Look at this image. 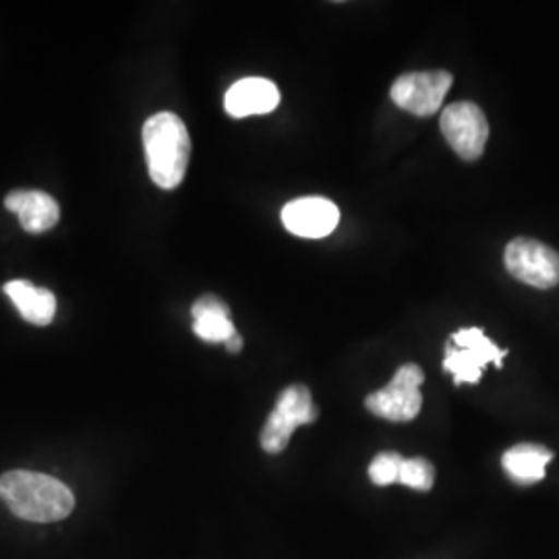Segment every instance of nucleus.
Returning a JSON list of instances; mask_svg holds the SVG:
<instances>
[{
  "label": "nucleus",
  "mask_w": 559,
  "mask_h": 559,
  "mask_svg": "<svg viewBox=\"0 0 559 559\" xmlns=\"http://www.w3.org/2000/svg\"><path fill=\"white\" fill-rule=\"evenodd\" d=\"M0 498L15 516L29 522H57L75 508V498L64 483L32 471L4 473L0 477Z\"/></svg>",
  "instance_id": "f257e3e1"
},
{
  "label": "nucleus",
  "mask_w": 559,
  "mask_h": 559,
  "mask_svg": "<svg viewBox=\"0 0 559 559\" xmlns=\"http://www.w3.org/2000/svg\"><path fill=\"white\" fill-rule=\"evenodd\" d=\"M143 147L152 180L164 189H177L189 166L191 138L175 112H158L143 124Z\"/></svg>",
  "instance_id": "f03ea898"
},
{
  "label": "nucleus",
  "mask_w": 559,
  "mask_h": 559,
  "mask_svg": "<svg viewBox=\"0 0 559 559\" xmlns=\"http://www.w3.org/2000/svg\"><path fill=\"white\" fill-rule=\"evenodd\" d=\"M503 357H508V350L498 348L480 328H462L445 344L443 369L454 376L456 385L479 383L485 367L489 362L501 367Z\"/></svg>",
  "instance_id": "7ed1b4c3"
},
{
  "label": "nucleus",
  "mask_w": 559,
  "mask_h": 559,
  "mask_svg": "<svg viewBox=\"0 0 559 559\" xmlns=\"http://www.w3.org/2000/svg\"><path fill=\"white\" fill-rule=\"evenodd\" d=\"M320 417L307 385H288L278 396L272 415L261 429V448L267 454H280L288 448V441L300 425H309Z\"/></svg>",
  "instance_id": "20e7f679"
},
{
  "label": "nucleus",
  "mask_w": 559,
  "mask_h": 559,
  "mask_svg": "<svg viewBox=\"0 0 559 559\" xmlns=\"http://www.w3.org/2000/svg\"><path fill=\"white\" fill-rule=\"evenodd\" d=\"M423 381H425V373L419 365L415 362L402 365L394 373V380L365 399V406L376 417L392 420V423H408L417 419L423 406V396H420Z\"/></svg>",
  "instance_id": "39448f33"
},
{
  "label": "nucleus",
  "mask_w": 559,
  "mask_h": 559,
  "mask_svg": "<svg viewBox=\"0 0 559 559\" xmlns=\"http://www.w3.org/2000/svg\"><path fill=\"white\" fill-rule=\"evenodd\" d=\"M503 263L510 276L533 286L554 288L559 284V253L535 239H514L506 247Z\"/></svg>",
  "instance_id": "423d86ee"
},
{
  "label": "nucleus",
  "mask_w": 559,
  "mask_h": 559,
  "mask_svg": "<svg viewBox=\"0 0 559 559\" xmlns=\"http://www.w3.org/2000/svg\"><path fill=\"white\" fill-rule=\"evenodd\" d=\"M441 133L462 160H477L489 140L487 117L473 102L450 104L441 115Z\"/></svg>",
  "instance_id": "0eeeda50"
},
{
  "label": "nucleus",
  "mask_w": 559,
  "mask_h": 559,
  "mask_svg": "<svg viewBox=\"0 0 559 559\" xmlns=\"http://www.w3.org/2000/svg\"><path fill=\"white\" fill-rule=\"evenodd\" d=\"M452 81V73L448 71L406 73L394 81L390 96L402 110L417 117H429L440 110Z\"/></svg>",
  "instance_id": "6e6552de"
},
{
  "label": "nucleus",
  "mask_w": 559,
  "mask_h": 559,
  "mask_svg": "<svg viewBox=\"0 0 559 559\" xmlns=\"http://www.w3.org/2000/svg\"><path fill=\"white\" fill-rule=\"evenodd\" d=\"M282 222L288 233L300 239H323L336 230L340 212L330 200L302 198L284 205Z\"/></svg>",
  "instance_id": "1a4fd4ad"
},
{
  "label": "nucleus",
  "mask_w": 559,
  "mask_h": 559,
  "mask_svg": "<svg viewBox=\"0 0 559 559\" xmlns=\"http://www.w3.org/2000/svg\"><path fill=\"white\" fill-rule=\"evenodd\" d=\"M280 104V92L276 83L263 78L240 80L226 92L224 108L230 117L245 119L253 115L274 112Z\"/></svg>",
  "instance_id": "9d476101"
},
{
  "label": "nucleus",
  "mask_w": 559,
  "mask_h": 559,
  "mask_svg": "<svg viewBox=\"0 0 559 559\" xmlns=\"http://www.w3.org/2000/svg\"><path fill=\"white\" fill-rule=\"evenodd\" d=\"M4 207L17 214L23 230L32 235L55 228L60 218L59 203L41 191H11Z\"/></svg>",
  "instance_id": "9b49d317"
},
{
  "label": "nucleus",
  "mask_w": 559,
  "mask_h": 559,
  "mask_svg": "<svg viewBox=\"0 0 559 559\" xmlns=\"http://www.w3.org/2000/svg\"><path fill=\"white\" fill-rule=\"evenodd\" d=\"M554 460V452L539 443H519L510 448L501 464L508 477L519 485H535L545 479V468Z\"/></svg>",
  "instance_id": "f8f14e48"
},
{
  "label": "nucleus",
  "mask_w": 559,
  "mask_h": 559,
  "mask_svg": "<svg viewBox=\"0 0 559 559\" xmlns=\"http://www.w3.org/2000/svg\"><path fill=\"white\" fill-rule=\"evenodd\" d=\"M7 297L15 302L20 309L21 318L34 325H48L55 311H57V299L50 290L36 288L27 280H13L4 284Z\"/></svg>",
  "instance_id": "ddd939ff"
},
{
  "label": "nucleus",
  "mask_w": 559,
  "mask_h": 559,
  "mask_svg": "<svg viewBox=\"0 0 559 559\" xmlns=\"http://www.w3.org/2000/svg\"><path fill=\"white\" fill-rule=\"evenodd\" d=\"M193 332L203 342H222V344L237 334L235 323L230 320V316H226V313L201 316L193 323Z\"/></svg>",
  "instance_id": "4468645a"
},
{
  "label": "nucleus",
  "mask_w": 559,
  "mask_h": 559,
  "mask_svg": "<svg viewBox=\"0 0 559 559\" xmlns=\"http://www.w3.org/2000/svg\"><path fill=\"white\" fill-rule=\"evenodd\" d=\"M399 483L406 487H413L417 491H429L436 483V468L429 460L404 459Z\"/></svg>",
  "instance_id": "2eb2a0df"
},
{
  "label": "nucleus",
  "mask_w": 559,
  "mask_h": 559,
  "mask_svg": "<svg viewBox=\"0 0 559 559\" xmlns=\"http://www.w3.org/2000/svg\"><path fill=\"white\" fill-rule=\"evenodd\" d=\"M402 464H404V459L400 456L399 452H381L369 466V477L381 487L399 483Z\"/></svg>",
  "instance_id": "dca6fc26"
},
{
  "label": "nucleus",
  "mask_w": 559,
  "mask_h": 559,
  "mask_svg": "<svg viewBox=\"0 0 559 559\" xmlns=\"http://www.w3.org/2000/svg\"><path fill=\"white\" fill-rule=\"evenodd\" d=\"M191 313H193V320H198V318L207 316V313H226V316H230V309H228V305H226L224 300L218 299V297L205 295V297H201V299L193 302Z\"/></svg>",
  "instance_id": "f3484780"
},
{
  "label": "nucleus",
  "mask_w": 559,
  "mask_h": 559,
  "mask_svg": "<svg viewBox=\"0 0 559 559\" xmlns=\"http://www.w3.org/2000/svg\"><path fill=\"white\" fill-rule=\"evenodd\" d=\"M224 346L228 348V353H240V348H242V338H240L239 334H235L233 338H228L224 342Z\"/></svg>",
  "instance_id": "a211bd4d"
}]
</instances>
